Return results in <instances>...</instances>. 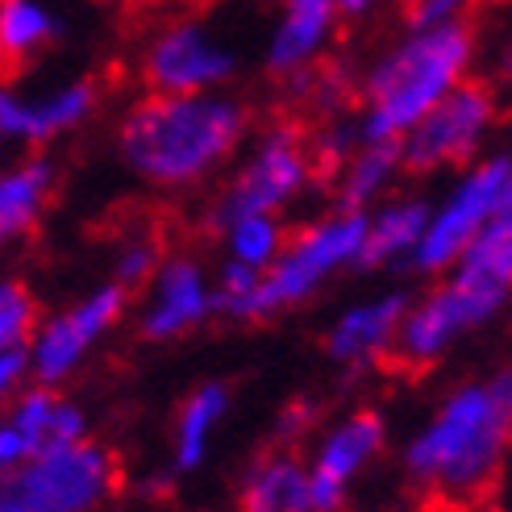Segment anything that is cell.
Masks as SVG:
<instances>
[{"instance_id": "cell-1", "label": "cell", "mask_w": 512, "mask_h": 512, "mask_svg": "<svg viewBox=\"0 0 512 512\" xmlns=\"http://www.w3.org/2000/svg\"><path fill=\"white\" fill-rule=\"evenodd\" d=\"M254 113L234 92H146L117 121V159L155 192H196L234 167Z\"/></svg>"}, {"instance_id": "cell-2", "label": "cell", "mask_w": 512, "mask_h": 512, "mask_svg": "<svg viewBox=\"0 0 512 512\" xmlns=\"http://www.w3.org/2000/svg\"><path fill=\"white\" fill-rule=\"evenodd\" d=\"M512 438V379H467L450 388L429 421L404 446V471L417 488L450 508L483 500L508 463Z\"/></svg>"}, {"instance_id": "cell-3", "label": "cell", "mask_w": 512, "mask_h": 512, "mask_svg": "<svg viewBox=\"0 0 512 512\" xmlns=\"http://www.w3.org/2000/svg\"><path fill=\"white\" fill-rule=\"evenodd\" d=\"M475 25H408L354 80V130L363 142H400L413 125L475 75Z\"/></svg>"}, {"instance_id": "cell-4", "label": "cell", "mask_w": 512, "mask_h": 512, "mask_svg": "<svg viewBox=\"0 0 512 512\" xmlns=\"http://www.w3.org/2000/svg\"><path fill=\"white\" fill-rule=\"evenodd\" d=\"M512 296V213L492 221L458 254L438 284L408 296L392 358L408 371H429L458 350V342L488 329Z\"/></svg>"}, {"instance_id": "cell-5", "label": "cell", "mask_w": 512, "mask_h": 512, "mask_svg": "<svg viewBox=\"0 0 512 512\" xmlns=\"http://www.w3.org/2000/svg\"><path fill=\"white\" fill-rule=\"evenodd\" d=\"M363 229L367 213L334 204L309 225L288 229V242L267 271L221 263L213 275V313L229 321H271L296 304H309L334 275L358 271Z\"/></svg>"}, {"instance_id": "cell-6", "label": "cell", "mask_w": 512, "mask_h": 512, "mask_svg": "<svg viewBox=\"0 0 512 512\" xmlns=\"http://www.w3.org/2000/svg\"><path fill=\"white\" fill-rule=\"evenodd\" d=\"M321 179L313 159L309 130L300 121H271L267 130H250L246 146L238 150L229 179L213 196L209 225L234 213H275L284 217L292 204H300Z\"/></svg>"}, {"instance_id": "cell-7", "label": "cell", "mask_w": 512, "mask_h": 512, "mask_svg": "<svg viewBox=\"0 0 512 512\" xmlns=\"http://www.w3.org/2000/svg\"><path fill=\"white\" fill-rule=\"evenodd\" d=\"M512 213V155L508 150H488L483 159L454 171L442 200H429V221L421 246L413 254L417 275H446L454 259L463 254L492 221Z\"/></svg>"}, {"instance_id": "cell-8", "label": "cell", "mask_w": 512, "mask_h": 512, "mask_svg": "<svg viewBox=\"0 0 512 512\" xmlns=\"http://www.w3.org/2000/svg\"><path fill=\"white\" fill-rule=\"evenodd\" d=\"M117 479V458L80 438L0 475V512H105Z\"/></svg>"}, {"instance_id": "cell-9", "label": "cell", "mask_w": 512, "mask_h": 512, "mask_svg": "<svg viewBox=\"0 0 512 512\" xmlns=\"http://www.w3.org/2000/svg\"><path fill=\"white\" fill-rule=\"evenodd\" d=\"M238 71H242L238 50L221 38L213 21L196 13L159 21L138 50V75L146 92L155 96L229 92Z\"/></svg>"}, {"instance_id": "cell-10", "label": "cell", "mask_w": 512, "mask_h": 512, "mask_svg": "<svg viewBox=\"0 0 512 512\" xmlns=\"http://www.w3.org/2000/svg\"><path fill=\"white\" fill-rule=\"evenodd\" d=\"M500 130V96L492 84L471 80L442 96L413 130L400 138L404 175H446L488 155Z\"/></svg>"}, {"instance_id": "cell-11", "label": "cell", "mask_w": 512, "mask_h": 512, "mask_svg": "<svg viewBox=\"0 0 512 512\" xmlns=\"http://www.w3.org/2000/svg\"><path fill=\"white\" fill-rule=\"evenodd\" d=\"M125 309H130V292L117 288L113 279L80 300L63 304L59 313L38 317L30 342H25V371L30 383H46V388H63L67 379L84 371V363L96 354V346L105 342L113 329L121 325Z\"/></svg>"}, {"instance_id": "cell-12", "label": "cell", "mask_w": 512, "mask_h": 512, "mask_svg": "<svg viewBox=\"0 0 512 512\" xmlns=\"http://www.w3.org/2000/svg\"><path fill=\"white\" fill-rule=\"evenodd\" d=\"M388 446V421H383L375 408H350L338 421H329L313 454L304 458V471H309V492H313V508L317 512H342L358 475H363L375 458Z\"/></svg>"}, {"instance_id": "cell-13", "label": "cell", "mask_w": 512, "mask_h": 512, "mask_svg": "<svg viewBox=\"0 0 512 512\" xmlns=\"http://www.w3.org/2000/svg\"><path fill=\"white\" fill-rule=\"evenodd\" d=\"M88 438V417L63 388L25 383L0 413V475L25 467L30 458Z\"/></svg>"}, {"instance_id": "cell-14", "label": "cell", "mask_w": 512, "mask_h": 512, "mask_svg": "<svg viewBox=\"0 0 512 512\" xmlns=\"http://www.w3.org/2000/svg\"><path fill=\"white\" fill-rule=\"evenodd\" d=\"M217 317L213 313V271L192 254H163L159 271L150 275L138 329L150 342H179Z\"/></svg>"}, {"instance_id": "cell-15", "label": "cell", "mask_w": 512, "mask_h": 512, "mask_svg": "<svg viewBox=\"0 0 512 512\" xmlns=\"http://www.w3.org/2000/svg\"><path fill=\"white\" fill-rule=\"evenodd\" d=\"M342 13L329 0H279L271 34L263 46V67L279 84H292L313 67L329 63V50L342 38Z\"/></svg>"}, {"instance_id": "cell-16", "label": "cell", "mask_w": 512, "mask_h": 512, "mask_svg": "<svg viewBox=\"0 0 512 512\" xmlns=\"http://www.w3.org/2000/svg\"><path fill=\"white\" fill-rule=\"evenodd\" d=\"M404 309H408V292H375L367 300H354L325 329L329 363L350 375H363L379 363H388Z\"/></svg>"}, {"instance_id": "cell-17", "label": "cell", "mask_w": 512, "mask_h": 512, "mask_svg": "<svg viewBox=\"0 0 512 512\" xmlns=\"http://www.w3.org/2000/svg\"><path fill=\"white\" fill-rule=\"evenodd\" d=\"M100 109V84L88 75H71V80L46 84L25 92L17 88V146L42 150L50 142H63L80 134Z\"/></svg>"}, {"instance_id": "cell-18", "label": "cell", "mask_w": 512, "mask_h": 512, "mask_svg": "<svg viewBox=\"0 0 512 512\" xmlns=\"http://www.w3.org/2000/svg\"><path fill=\"white\" fill-rule=\"evenodd\" d=\"M59 192V167L42 150L0 163V246L30 238Z\"/></svg>"}, {"instance_id": "cell-19", "label": "cell", "mask_w": 512, "mask_h": 512, "mask_svg": "<svg viewBox=\"0 0 512 512\" xmlns=\"http://www.w3.org/2000/svg\"><path fill=\"white\" fill-rule=\"evenodd\" d=\"M429 221V200L417 192H392L367 209V229H363V254H358V271H392L408 267L421 246Z\"/></svg>"}, {"instance_id": "cell-20", "label": "cell", "mask_w": 512, "mask_h": 512, "mask_svg": "<svg viewBox=\"0 0 512 512\" xmlns=\"http://www.w3.org/2000/svg\"><path fill=\"white\" fill-rule=\"evenodd\" d=\"M238 512H317L309 492V471L296 450L271 446L242 471Z\"/></svg>"}, {"instance_id": "cell-21", "label": "cell", "mask_w": 512, "mask_h": 512, "mask_svg": "<svg viewBox=\"0 0 512 512\" xmlns=\"http://www.w3.org/2000/svg\"><path fill=\"white\" fill-rule=\"evenodd\" d=\"M234 408V392L225 388L221 379L196 383V388L179 400L175 408V425H171V467L179 475H192L209 463L213 442Z\"/></svg>"}, {"instance_id": "cell-22", "label": "cell", "mask_w": 512, "mask_h": 512, "mask_svg": "<svg viewBox=\"0 0 512 512\" xmlns=\"http://www.w3.org/2000/svg\"><path fill=\"white\" fill-rule=\"evenodd\" d=\"M67 38L55 0H0V71H25Z\"/></svg>"}, {"instance_id": "cell-23", "label": "cell", "mask_w": 512, "mask_h": 512, "mask_svg": "<svg viewBox=\"0 0 512 512\" xmlns=\"http://www.w3.org/2000/svg\"><path fill=\"white\" fill-rule=\"evenodd\" d=\"M329 175H334V192L342 209L367 213L379 200H388L400 184L404 175L400 142H358Z\"/></svg>"}, {"instance_id": "cell-24", "label": "cell", "mask_w": 512, "mask_h": 512, "mask_svg": "<svg viewBox=\"0 0 512 512\" xmlns=\"http://www.w3.org/2000/svg\"><path fill=\"white\" fill-rule=\"evenodd\" d=\"M213 234L221 238L225 263L246 267V271H267L288 242V225L275 213H234L217 221Z\"/></svg>"}, {"instance_id": "cell-25", "label": "cell", "mask_w": 512, "mask_h": 512, "mask_svg": "<svg viewBox=\"0 0 512 512\" xmlns=\"http://www.w3.org/2000/svg\"><path fill=\"white\" fill-rule=\"evenodd\" d=\"M38 325V300L21 279H0V354L25 350Z\"/></svg>"}, {"instance_id": "cell-26", "label": "cell", "mask_w": 512, "mask_h": 512, "mask_svg": "<svg viewBox=\"0 0 512 512\" xmlns=\"http://www.w3.org/2000/svg\"><path fill=\"white\" fill-rule=\"evenodd\" d=\"M163 263V242L146 229H134L130 238H121L117 250H113V284L134 292V288H146L150 275L159 271Z\"/></svg>"}, {"instance_id": "cell-27", "label": "cell", "mask_w": 512, "mask_h": 512, "mask_svg": "<svg viewBox=\"0 0 512 512\" xmlns=\"http://www.w3.org/2000/svg\"><path fill=\"white\" fill-rule=\"evenodd\" d=\"M317 417H321V404L317 400H288L284 408H279V417H275V429H271V438H275V446H284V450H296L304 438L313 433V425H317Z\"/></svg>"}, {"instance_id": "cell-28", "label": "cell", "mask_w": 512, "mask_h": 512, "mask_svg": "<svg viewBox=\"0 0 512 512\" xmlns=\"http://www.w3.org/2000/svg\"><path fill=\"white\" fill-rule=\"evenodd\" d=\"M483 0H417L408 5V25H475Z\"/></svg>"}, {"instance_id": "cell-29", "label": "cell", "mask_w": 512, "mask_h": 512, "mask_svg": "<svg viewBox=\"0 0 512 512\" xmlns=\"http://www.w3.org/2000/svg\"><path fill=\"white\" fill-rule=\"evenodd\" d=\"M17 150V84L0 80V163H9Z\"/></svg>"}, {"instance_id": "cell-30", "label": "cell", "mask_w": 512, "mask_h": 512, "mask_svg": "<svg viewBox=\"0 0 512 512\" xmlns=\"http://www.w3.org/2000/svg\"><path fill=\"white\" fill-rule=\"evenodd\" d=\"M30 383V371H25V354L13 350V354H0V413L13 404V396Z\"/></svg>"}, {"instance_id": "cell-31", "label": "cell", "mask_w": 512, "mask_h": 512, "mask_svg": "<svg viewBox=\"0 0 512 512\" xmlns=\"http://www.w3.org/2000/svg\"><path fill=\"white\" fill-rule=\"evenodd\" d=\"M329 5L342 13V21H363L379 9V0H329Z\"/></svg>"}, {"instance_id": "cell-32", "label": "cell", "mask_w": 512, "mask_h": 512, "mask_svg": "<svg viewBox=\"0 0 512 512\" xmlns=\"http://www.w3.org/2000/svg\"><path fill=\"white\" fill-rule=\"evenodd\" d=\"M100 5H113V9H130V5H142V0H100Z\"/></svg>"}, {"instance_id": "cell-33", "label": "cell", "mask_w": 512, "mask_h": 512, "mask_svg": "<svg viewBox=\"0 0 512 512\" xmlns=\"http://www.w3.org/2000/svg\"><path fill=\"white\" fill-rule=\"evenodd\" d=\"M396 5H404V9H408V5H417V0H396Z\"/></svg>"}]
</instances>
